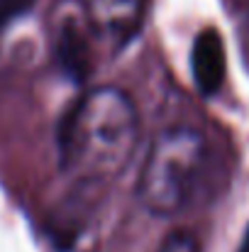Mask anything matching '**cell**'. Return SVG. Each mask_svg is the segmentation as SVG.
I'll return each instance as SVG.
<instances>
[{"label": "cell", "mask_w": 249, "mask_h": 252, "mask_svg": "<svg viewBox=\"0 0 249 252\" xmlns=\"http://www.w3.org/2000/svg\"><path fill=\"white\" fill-rule=\"evenodd\" d=\"M240 252H249V230H247V235H245V243H242Z\"/></svg>", "instance_id": "cell-7"}, {"label": "cell", "mask_w": 249, "mask_h": 252, "mask_svg": "<svg viewBox=\"0 0 249 252\" xmlns=\"http://www.w3.org/2000/svg\"><path fill=\"white\" fill-rule=\"evenodd\" d=\"M154 252H200V243L191 230H173Z\"/></svg>", "instance_id": "cell-6"}, {"label": "cell", "mask_w": 249, "mask_h": 252, "mask_svg": "<svg viewBox=\"0 0 249 252\" xmlns=\"http://www.w3.org/2000/svg\"><path fill=\"white\" fill-rule=\"evenodd\" d=\"M205 152V140L193 127L178 125L159 132L142 162L137 181L139 203L162 218L181 213L191 203Z\"/></svg>", "instance_id": "cell-2"}, {"label": "cell", "mask_w": 249, "mask_h": 252, "mask_svg": "<svg viewBox=\"0 0 249 252\" xmlns=\"http://www.w3.org/2000/svg\"><path fill=\"white\" fill-rule=\"evenodd\" d=\"M191 71H193V84L200 91V95L213 98L220 93L227 76V54H225V42L215 27L200 30L198 37L193 39Z\"/></svg>", "instance_id": "cell-5"}, {"label": "cell", "mask_w": 249, "mask_h": 252, "mask_svg": "<svg viewBox=\"0 0 249 252\" xmlns=\"http://www.w3.org/2000/svg\"><path fill=\"white\" fill-rule=\"evenodd\" d=\"M79 5L95 34L115 49H122L139 34L147 12V0H79Z\"/></svg>", "instance_id": "cell-4"}, {"label": "cell", "mask_w": 249, "mask_h": 252, "mask_svg": "<svg viewBox=\"0 0 249 252\" xmlns=\"http://www.w3.org/2000/svg\"><path fill=\"white\" fill-rule=\"evenodd\" d=\"M139 140L132 98L115 86L83 93L59 125V167L69 176L100 184L122 174Z\"/></svg>", "instance_id": "cell-1"}, {"label": "cell", "mask_w": 249, "mask_h": 252, "mask_svg": "<svg viewBox=\"0 0 249 252\" xmlns=\"http://www.w3.org/2000/svg\"><path fill=\"white\" fill-rule=\"evenodd\" d=\"M95 37L98 34L90 27L88 17L83 15L81 5L61 7V12H56L52 42H54V59L64 74H69L76 81H83L90 74L95 62V52H93Z\"/></svg>", "instance_id": "cell-3"}]
</instances>
